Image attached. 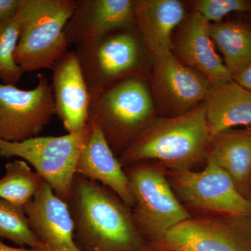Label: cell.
Segmentation results:
<instances>
[{
  "label": "cell",
  "mask_w": 251,
  "mask_h": 251,
  "mask_svg": "<svg viewBox=\"0 0 251 251\" xmlns=\"http://www.w3.org/2000/svg\"><path fill=\"white\" fill-rule=\"evenodd\" d=\"M82 251H144L148 244L133 213L110 188L79 175L68 202Z\"/></svg>",
  "instance_id": "cell-1"
},
{
  "label": "cell",
  "mask_w": 251,
  "mask_h": 251,
  "mask_svg": "<svg viewBox=\"0 0 251 251\" xmlns=\"http://www.w3.org/2000/svg\"><path fill=\"white\" fill-rule=\"evenodd\" d=\"M211 140L204 104L183 115L155 120L120 155L122 166L155 160L173 171L188 170L206 156Z\"/></svg>",
  "instance_id": "cell-2"
},
{
  "label": "cell",
  "mask_w": 251,
  "mask_h": 251,
  "mask_svg": "<svg viewBox=\"0 0 251 251\" xmlns=\"http://www.w3.org/2000/svg\"><path fill=\"white\" fill-rule=\"evenodd\" d=\"M156 105L145 77L114 84L91 99L88 122L98 124L115 154L121 155L156 119Z\"/></svg>",
  "instance_id": "cell-3"
},
{
  "label": "cell",
  "mask_w": 251,
  "mask_h": 251,
  "mask_svg": "<svg viewBox=\"0 0 251 251\" xmlns=\"http://www.w3.org/2000/svg\"><path fill=\"white\" fill-rule=\"evenodd\" d=\"M76 0H21L15 60L24 72L52 69L68 52L65 29Z\"/></svg>",
  "instance_id": "cell-4"
},
{
  "label": "cell",
  "mask_w": 251,
  "mask_h": 251,
  "mask_svg": "<svg viewBox=\"0 0 251 251\" xmlns=\"http://www.w3.org/2000/svg\"><path fill=\"white\" fill-rule=\"evenodd\" d=\"M91 99L131 77H146L147 50L136 26L112 31L75 47Z\"/></svg>",
  "instance_id": "cell-5"
},
{
  "label": "cell",
  "mask_w": 251,
  "mask_h": 251,
  "mask_svg": "<svg viewBox=\"0 0 251 251\" xmlns=\"http://www.w3.org/2000/svg\"><path fill=\"white\" fill-rule=\"evenodd\" d=\"M90 129L87 123L80 131L62 136H37L20 142L0 139V156L19 157L30 163L54 194L68 204L77 161Z\"/></svg>",
  "instance_id": "cell-6"
},
{
  "label": "cell",
  "mask_w": 251,
  "mask_h": 251,
  "mask_svg": "<svg viewBox=\"0 0 251 251\" xmlns=\"http://www.w3.org/2000/svg\"><path fill=\"white\" fill-rule=\"evenodd\" d=\"M127 166L130 168L126 174L135 202L133 218L145 241L154 244L175 226L191 218L161 169L144 161Z\"/></svg>",
  "instance_id": "cell-7"
},
{
  "label": "cell",
  "mask_w": 251,
  "mask_h": 251,
  "mask_svg": "<svg viewBox=\"0 0 251 251\" xmlns=\"http://www.w3.org/2000/svg\"><path fill=\"white\" fill-rule=\"evenodd\" d=\"M152 245L166 251H251V216L190 218Z\"/></svg>",
  "instance_id": "cell-8"
},
{
  "label": "cell",
  "mask_w": 251,
  "mask_h": 251,
  "mask_svg": "<svg viewBox=\"0 0 251 251\" xmlns=\"http://www.w3.org/2000/svg\"><path fill=\"white\" fill-rule=\"evenodd\" d=\"M54 115L52 87L44 74H39L32 90L0 83V139L20 142L39 136Z\"/></svg>",
  "instance_id": "cell-9"
},
{
  "label": "cell",
  "mask_w": 251,
  "mask_h": 251,
  "mask_svg": "<svg viewBox=\"0 0 251 251\" xmlns=\"http://www.w3.org/2000/svg\"><path fill=\"white\" fill-rule=\"evenodd\" d=\"M171 179L180 197L194 207L225 216H251V201L214 162L207 160L201 172L172 171Z\"/></svg>",
  "instance_id": "cell-10"
},
{
  "label": "cell",
  "mask_w": 251,
  "mask_h": 251,
  "mask_svg": "<svg viewBox=\"0 0 251 251\" xmlns=\"http://www.w3.org/2000/svg\"><path fill=\"white\" fill-rule=\"evenodd\" d=\"M211 85L207 77L172 52L153 59L150 90L154 103L169 117L183 115L202 103Z\"/></svg>",
  "instance_id": "cell-11"
},
{
  "label": "cell",
  "mask_w": 251,
  "mask_h": 251,
  "mask_svg": "<svg viewBox=\"0 0 251 251\" xmlns=\"http://www.w3.org/2000/svg\"><path fill=\"white\" fill-rule=\"evenodd\" d=\"M135 25V0H76L64 32L75 48Z\"/></svg>",
  "instance_id": "cell-12"
},
{
  "label": "cell",
  "mask_w": 251,
  "mask_h": 251,
  "mask_svg": "<svg viewBox=\"0 0 251 251\" xmlns=\"http://www.w3.org/2000/svg\"><path fill=\"white\" fill-rule=\"evenodd\" d=\"M51 69L56 115L69 133L80 131L88 122L91 97L75 51H68Z\"/></svg>",
  "instance_id": "cell-13"
},
{
  "label": "cell",
  "mask_w": 251,
  "mask_h": 251,
  "mask_svg": "<svg viewBox=\"0 0 251 251\" xmlns=\"http://www.w3.org/2000/svg\"><path fill=\"white\" fill-rule=\"evenodd\" d=\"M24 211L31 230L50 250L82 251L74 239V223L69 205L44 180Z\"/></svg>",
  "instance_id": "cell-14"
},
{
  "label": "cell",
  "mask_w": 251,
  "mask_h": 251,
  "mask_svg": "<svg viewBox=\"0 0 251 251\" xmlns=\"http://www.w3.org/2000/svg\"><path fill=\"white\" fill-rule=\"evenodd\" d=\"M182 24L179 36L173 43L172 53L185 65L207 77L211 85L233 80L211 39L210 23L194 11Z\"/></svg>",
  "instance_id": "cell-15"
},
{
  "label": "cell",
  "mask_w": 251,
  "mask_h": 251,
  "mask_svg": "<svg viewBox=\"0 0 251 251\" xmlns=\"http://www.w3.org/2000/svg\"><path fill=\"white\" fill-rule=\"evenodd\" d=\"M87 123L91 126L90 135L79 157L76 174L110 188L127 206L133 208L134 200L123 166L105 139L100 126L94 122Z\"/></svg>",
  "instance_id": "cell-16"
},
{
  "label": "cell",
  "mask_w": 251,
  "mask_h": 251,
  "mask_svg": "<svg viewBox=\"0 0 251 251\" xmlns=\"http://www.w3.org/2000/svg\"><path fill=\"white\" fill-rule=\"evenodd\" d=\"M186 18L179 0H135V25L153 59L172 52L173 33Z\"/></svg>",
  "instance_id": "cell-17"
},
{
  "label": "cell",
  "mask_w": 251,
  "mask_h": 251,
  "mask_svg": "<svg viewBox=\"0 0 251 251\" xmlns=\"http://www.w3.org/2000/svg\"><path fill=\"white\" fill-rule=\"evenodd\" d=\"M203 104L211 139L233 127L251 125V92L234 80L211 85Z\"/></svg>",
  "instance_id": "cell-18"
},
{
  "label": "cell",
  "mask_w": 251,
  "mask_h": 251,
  "mask_svg": "<svg viewBox=\"0 0 251 251\" xmlns=\"http://www.w3.org/2000/svg\"><path fill=\"white\" fill-rule=\"evenodd\" d=\"M206 156L224 170L241 191L251 175V128L226 130L213 137Z\"/></svg>",
  "instance_id": "cell-19"
},
{
  "label": "cell",
  "mask_w": 251,
  "mask_h": 251,
  "mask_svg": "<svg viewBox=\"0 0 251 251\" xmlns=\"http://www.w3.org/2000/svg\"><path fill=\"white\" fill-rule=\"evenodd\" d=\"M209 33L232 79L251 64V29L239 23L210 24Z\"/></svg>",
  "instance_id": "cell-20"
},
{
  "label": "cell",
  "mask_w": 251,
  "mask_h": 251,
  "mask_svg": "<svg viewBox=\"0 0 251 251\" xmlns=\"http://www.w3.org/2000/svg\"><path fill=\"white\" fill-rule=\"evenodd\" d=\"M0 179V198L24 209L34 198L44 179L23 160L6 163Z\"/></svg>",
  "instance_id": "cell-21"
},
{
  "label": "cell",
  "mask_w": 251,
  "mask_h": 251,
  "mask_svg": "<svg viewBox=\"0 0 251 251\" xmlns=\"http://www.w3.org/2000/svg\"><path fill=\"white\" fill-rule=\"evenodd\" d=\"M0 237L8 239L17 245L50 251L31 230L24 209L1 198H0Z\"/></svg>",
  "instance_id": "cell-22"
},
{
  "label": "cell",
  "mask_w": 251,
  "mask_h": 251,
  "mask_svg": "<svg viewBox=\"0 0 251 251\" xmlns=\"http://www.w3.org/2000/svg\"><path fill=\"white\" fill-rule=\"evenodd\" d=\"M19 40L18 14L11 19L0 22V80L6 85H16L24 71L15 60Z\"/></svg>",
  "instance_id": "cell-23"
},
{
  "label": "cell",
  "mask_w": 251,
  "mask_h": 251,
  "mask_svg": "<svg viewBox=\"0 0 251 251\" xmlns=\"http://www.w3.org/2000/svg\"><path fill=\"white\" fill-rule=\"evenodd\" d=\"M195 11L210 24L223 22V19L233 12H249L251 2L245 0H198L195 1Z\"/></svg>",
  "instance_id": "cell-24"
},
{
  "label": "cell",
  "mask_w": 251,
  "mask_h": 251,
  "mask_svg": "<svg viewBox=\"0 0 251 251\" xmlns=\"http://www.w3.org/2000/svg\"><path fill=\"white\" fill-rule=\"evenodd\" d=\"M21 0H0V22L11 19L17 14Z\"/></svg>",
  "instance_id": "cell-25"
},
{
  "label": "cell",
  "mask_w": 251,
  "mask_h": 251,
  "mask_svg": "<svg viewBox=\"0 0 251 251\" xmlns=\"http://www.w3.org/2000/svg\"><path fill=\"white\" fill-rule=\"evenodd\" d=\"M233 80L251 92V64Z\"/></svg>",
  "instance_id": "cell-26"
},
{
  "label": "cell",
  "mask_w": 251,
  "mask_h": 251,
  "mask_svg": "<svg viewBox=\"0 0 251 251\" xmlns=\"http://www.w3.org/2000/svg\"><path fill=\"white\" fill-rule=\"evenodd\" d=\"M0 251H50L42 249H25V248H14L6 245L0 241Z\"/></svg>",
  "instance_id": "cell-27"
},
{
  "label": "cell",
  "mask_w": 251,
  "mask_h": 251,
  "mask_svg": "<svg viewBox=\"0 0 251 251\" xmlns=\"http://www.w3.org/2000/svg\"><path fill=\"white\" fill-rule=\"evenodd\" d=\"M151 251V250H149V249H147V250H145V251Z\"/></svg>",
  "instance_id": "cell-28"
},
{
  "label": "cell",
  "mask_w": 251,
  "mask_h": 251,
  "mask_svg": "<svg viewBox=\"0 0 251 251\" xmlns=\"http://www.w3.org/2000/svg\"></svg>",
  "instance_id": "cell-29"
}]
</instances>
